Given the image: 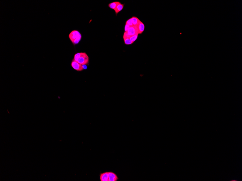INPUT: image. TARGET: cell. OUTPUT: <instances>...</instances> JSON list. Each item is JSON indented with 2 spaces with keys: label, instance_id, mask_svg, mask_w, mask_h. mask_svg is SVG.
Here are the masks:
<instances>
[{
  "label": "cell",
  "instance_id": "1",
  "mask_svg": "<svg viewBox=\"0 0 242 181\" xmlns=\"http://www.w3.org/2000/svg\"><path fill=\"white\" fill-rule=\"evenodd\" d=\"M74 59L82 66L86 65L89 62V58L86 52L77 53L74 56Z\"/></svg>",
  "mask_w": 242,
  "mask_h": 181
},
{
  "label": "cell",
  "instance_id": "2",
  "mask_svg": "<svg viewBox=\"0 0 242 181\" xmlns=\"http://www.w3.org/2000/svg\"><path fill=\"white\" fill-rule=\"evenodd\" d=\"M69 37L73 45H76L78 43L81 41L82 35L78 31L74 30L69 34Z\"/></svg>",
  "mask_w": 242,
  "mask_h": 181
},
{
  "label": "cell",
  "instance_id": "3",
  "mask_svg": "<svg viewBox=\"0 0 242 181\" xmlns=\"http://www.w3.org/2000/svg\"><path fill=\"white\" fill-rule=\"evenodd\" d=\"M139 33L137 27H130L127 31L124 33V37L129 38L135 35H139Z\"/></svg>",
  "mask_w": 242,
  "mask_h": 181
},
{
  "label": "cell",
  "instance_id": "4",
  "mask_svg": "<svg viewBox=\"0 0 242 181\" xmlns=\"http://www.w3.org/2000/svg\"><path fill=\"white\" fill-rule=\"evenodd\" d=\"M71 67L73 68L74 70L78 71H82L84 70L83 66L81 64H80L78 62L75 61L74 59H73V60L71 61Z\"/></svg>",
  "mask_w": 242,
  "mask_h": 181
},
{
  "label": "cell",
  "instance_id": "5",
  "mask_svg": "<svg viewBox=\"0 0 242 181\" xmlns=\"http://www.w3.org/2000/svg\"><path fill=\"white\" fill-rule=\"evenodd\" d=\"M109 181H117L119 180L118 177L116 173L113 172H108Z\"/></svg>",
  "mask_w": 242,
  "mask_h": 181
},
{
  "label": "cell",
  "instance_id": "6",
  "mask_svg": "<svg viewBox=\"0 0 242 181\" xmlns=\"http://www.w3.org/2000/svg\"><path fill=\"white\" fill-rule=\"evenodd\" d=\"M99 179L100 181H109L108 172L100 173V174Z\"/></svg>",
  "mask_w": 242,
  "mask_h": 181
},
{
  "label": "cell",
  "instance_id": "7",
  "mask_svg": "<svg viewBox=\"0 0 242 181\" xmlns=\"http://www.w3.org/2000/svg\"><path fill=\"white\" fill-rule=\"evenodd\" d=\"M137 27L138 29L139 34H142L144 31L145 28V25L143 23L140 21Z\"/></svg>",
  "mask_w": 242,
  "mask_h": 181
},
{
  "label": "cell",
  "instance_id": "8",
  "mask_svg": "<svg viewBox=\"0 0 242 181\" xmlns=\"http://www.w3.org/2000/svg\"><path fill=\"white\" fill-rule=\"evenodd\" d=\"M124 4H121V3L118 5L117 7H116V8L114 10L116 15H117L118 13L119 12L122 10L124 8Z\"/></svg>",
  "mask_w": 242,
  "mask_h": 181
},
{
  "label": "cell",
  "instance_id": "9",
  "mask_svg": "<svg viewBox=\"0 0 242 181\" xmlns=\"http://www.w3.org/2000/svg\"><path fill=\"white\" fill-rule=\"evenodd\" d=\"M120 3L119 2H113L109 3L108 5V6L109 8H110L111 9H114V10L116 7H117L118 5L120 4Z\"/></svg>",
  "mask_w": 242,
  "mask_h": 181
},
{
  "label": "cell",
  "instance_id": "10",
  "mask_svg": "<svg viewBox=\"0 0 242 181\" xmlns=\"http://www.w3.org/2000/svg\"><path fill=\"white\" fill-rule=\"evenodd\" d=\"M132 21L133 26L137 27L139 23L140 20L136 17L133 16L131 18Z\"/></svg>",
  "mask_w": 242,
  "mask_h": 181
},
{
  "label": "cell",
  "instance_id": "11",
  "mask_svg": "<svg viewBox=\"0 0 242 181\" xmlns=\"http://www.w3.org/2000/svg\"><path fill=\"white\" fill-rule=\"evenodd\" d=\"M123 39H124V43L125 45H130L133 43L131 41V40H130L129 38L123 36Z\"/></svg>",
  "mask_w": 242,
  "mask_h": 181
},
{
  "label": "cell",
  "instance_id": "12",
  "mask_svg": "<svg viewBox=\"0 0 242 181\" xmlns=\"http://www.w3.org/2000/svg\"><path fill=\"white\" fill-rule=\"evenodd\" d=\"M138 35H134L133 36L130 37L129 39H130V40H131V41L133 43V42L135 41V40H136L137 37H138Z\"/></svg>",
  "mask_w": 242,
  "mask_h": 181
},
{
  "label": "cell",
  "instance_id": "13",
  "mask_svg": "<svg viewBox=\"0 0 242 181\" xmlns=\"http://www.w3.org/2000/svg\"><path fill=\"white\" fill-rule=\"evenodd\" d=\"M126 24H128L130 26V27H132L133 26V24L132 21V19L130 18L126 22Z\"/></svg>",
  "mask_w": 242,
  "mask_h": 181
},
{
  "label": "cell",
  "instance_id": "14",
  "mask_svg": "<svg viewBox=\"0 0 242 181\" xmlns=\"http://www.w3.org/2000/svg\"><path fill=\"white\" fill-rule=\"evenodd\" d=\"M130 26H129V25H128L125 24V27L124 29L125 32H126V31H128L129 28H130Z\"/></svg>",
  "mask_w": 242,
  "mask_h": 181
}]
</instances>
